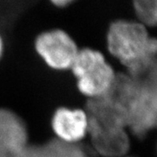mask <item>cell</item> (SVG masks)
<instances>
[{
    "instance_id": "cell-8",
    "label": "cell",
    "mask_w": 157,
    "mask_h": 157,
    "mask_svg": "<svg viewBox=\"0 0 157 157\" xmlns=\"http://www.w3.org/2000/svg\"><path fill=\"white\" fill-rule=\"evenodd\" d=\"M37 147L38 157H87L78 144L67 143L57 139Z\"/></svg>"
},
{
    "instance_id": "cell-6",
    "label": "cell",
    "mask_w": 157,
    "mask_h": 157,
    "mask_svg": "<svg viewBox=\"0 0 157 157\" xmlns=\"http://www.w3.org/2000/svg\"><path fill=\"white\" fill-rule=\"evenodd\" d=\"M52 128L57 140L78 144L88 133L86 113L78 108L59 107L52 115Z\"/></svg>"
},
{
    "instance_id": "cell-14",
    "label": "cell",
    "mask_w": 157,
    "mask_h": 157,
    "mask_svg": "<svg viewBox=\"0 0 157 157\" xmlns=\"http://www.w3.org/2000/svg\"><path fill=\"white\" fill-rule=\"evenodd\" d=\"M156 150H157V146H156Z\"/></svg>"
},
{
    "instance_id": "cell-2",
    "label": "cell",
    "mask_w": 157,
    "mask_h": 157,
    "mask_svg": "<svg viewBox=\"0 0 157 157\" xmlns=\"http://www.w3.org/2000/svg\"><path fill=\"white\" fill-rule=\"evenodd\" d=\"M129 75L134 86L127 107V125L129 133L140 138L157 128V59Z\"/></svg>"
},
{
    "instance_id": "cell-13",
    "label": "cell",
    "mask_w": 157,
    "mask_h": 157,
    "mask_svg": "<svg viewBox=\"0 0 157 157\" xmlns=\"http://www.w3.org/2000/svg\"><path fill=\"white\" fill-rule=\"evenodd\" d=\"M123 157H133V156H128V155H126V156H123Z\"/></svg>"
},
{
    "instance_id": "cell-7",
    "label": "cell",
    "mask_w": 157,
    "mask_h": 157,
    "mask_svg": "<svg viewBox=\"0 0 157 157\" xmlns=\"http://www.w3.org/2000/svg\"><path fill=\"white\" fill-rule=\"evenodd\" d=\"M87 135L95 151L103 157H123L131 146L130 135L127 128L110 130H88Z\"/></svg>"
},
{
    "instance_id": "cell-3",
    "label": "cell",
    "mask_w": 157,
    "mask_h": 157,
    "mask_svg": "<svg viewBox=\"0 0 157 157\" xmlns=\"http://www.w3.org/2000/svg\"><path fill=\"white\" fill-rule=\"evenodd\" d=\"M71 70L78 91L88 99L106 94L117 75L101 52L91 48L78 50Z\"/></svg>"
},
{
    "instance_id": "cell-12",
    "label": "cell",
    "mask_w": 157,
    "mask_h": 157,
    "mask_svg": "<svg viewBox=\"0 0 157 157\" xmlns=\"http://www.w3.org/2000/svg\"><path fill=\"white\" fill-rule=\"evenodd\" d=\"M3 52H4V42H3V39L0 35V59L3 55Z\"/></svg>"
},
{
    "instance_id": "cell-9",
    "label": "cell",
    "mask_w": 157,
    "mask_h": 157,
    "mask_svg": "<svg viewBox=\"0 0 157 157\" xmlns=\"http://www.w3.org/2000/svg\"><path fill=\"white\" fill-rule=\"evenodd\" d=\"M133 10L136 20L147 28L157 27V0H135Z\"/></svg>"
},
{
    "instance_id": "cell-5",
    "label": "cell",
    "mask_w": 157,
    "mask_h": 157,
    "mask_svg": "<svg viewBox=\"0 0 157 157\" xmlns=\"http://www.w3.org/2000/svg\"><path fill=\"white\" fill-rule=\"evenodd\" d=\"M26 125L17 113L0 108V157H18L29 147Z\"/></svg>"
},
{
    "instance_id": "cell-1",
    "label": "cell",
    "mask_w": 157,
    "mask_h": 157,
    "mask_svg": "<svg viewBox=\"0 0 157 157\" xmlns=\"http://www.w3.org/2000/svg\"><path fill=\"white\" fill-rule=\"evenodd\" d=\"M109 53L127 73L135 74L157 59V39L138 20L118 19L111 23L107 33Z\"/></svg>"
},
{
    "instance_id": "cell-4",
    "label": "cell",
    "mask_w": 157,
    "mask_h": 157,
    "mask_svg": "<svg viewBox=\"0 0 157 157\" xmlns=\"http://www.w3.org/2000/svg\"><path fill=\"white\" fill-rule=\"evenodd\" d=\"M35 50L49 67L63 71L71 69L79 49L69 34L54 29L36 38Z\"/></svg>"
},
{
    "instance_id": "cell-10",
    "label": "cell",
    "mask_w": 157,
    "mask_h": 157,
    "mask_svg": "<svg viewBox=\"0 0 157 157\" xmlns=\"http://www.w3.org/2000/svg\"><path fill=\"white\" fill-rule=\"evenodd\" d=\"M18 157H38V147L37 146H29V147Z\"/></svg>"
},
{
    "instance_id": "cell-11",
    "label": "cell",
    "mask_w": 157,
    "mask_h": 157,
    "mask_svg": "<svg viewBox=\"0 0 157 157\" xmlns=\"http://www.w3.org/2000/svg\"><path fill=\"white\" fill-rule=\"evenodd\" d=\"M54 5L58 7H66L68 5H70L72 3V1H68V0H63V1H53L52 2Z\"/></svg>"
}]
</instances>
